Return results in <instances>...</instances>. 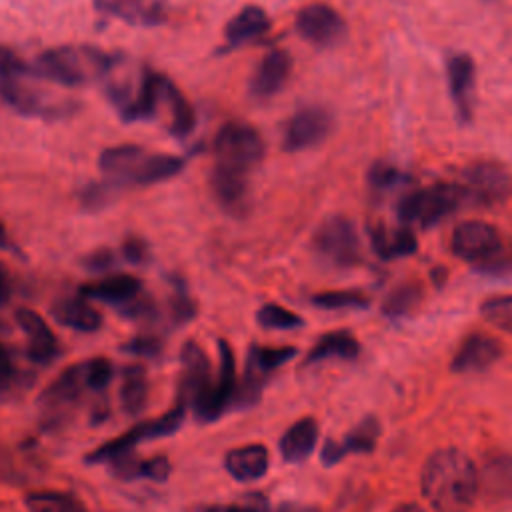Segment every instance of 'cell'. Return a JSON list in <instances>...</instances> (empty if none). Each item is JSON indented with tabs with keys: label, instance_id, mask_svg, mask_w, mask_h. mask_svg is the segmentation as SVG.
<instances>
[{
	"label": "cell",
	"instance_id": "6da1fadb",
	"mask_svg": "<svg viewBox=\"0 0 512 512\" xmlns=\"http://www.w3.org/2000/svg\"><path fill=\"white\" fill-rule=\"evenodd\" d=\"M420 488L436 512H468L480 496V470L458 448H440L428 456Z\"/></svg>",
	"mask_w": 512,
	"mask_h": 512
},
{
	"label": "cell",
	"instance_id": "7a4b0ae2",
	"mask_svg": "<svg viewBox=\"0 0 512 512\" xmlns=\"http://www.w3.org/2000/svg\"><path fill=\"white\" fill-rule=\"evenodd\" d=\"M98 168L118 188L168 180L184 168V162L172 154H146L140 146L120 144L100 152Z\"/></svg>",
	"mask_w": 512,
	"mask_h": 512
},
{
	"label": "cell",
	"instance_id": "3957f363",
	"mask_svg": "<svg viewBox=\"0 0 512 512\" xmlns=\"http://www.w3.org/2000/svg\"><path fill=\"white\" fill-rule=\"evenodd\" d=\"M114 56L92 46H54L44 50L34 66V72L42 80L56 82L60 86H82L94 80H102Z\"/></svg>",
	"mask_w": 512,
	"mask_h": 512
},
{
	"label": "cell",
	"instance_id": "277c9868",
	"mask_svg": "<svg viewBox=\"0 0 512 512\" xmlns=\"http://www.w3.org/2000/svg\"><path fill=\"white\" fill-rule=\"evenodd\" d=\"M450 250L456 258L470 262L482 272L500 274L512 270V256L504 254L498 228L484 220L460 222L450 236Z\"/></svg>",
	"mask_w": 512,
	"mask_h": 512
},
{
	"label": "cell",
	"instance_id": "5b68a950",
	"mask_svg": "<svg viewBox=\"0 0 512 512\" xmlns=\"http://www.w3.org/2000/svg\"><path fill=\"white\" fill-rule=\"evenodd\" d=\"M38 78L34 68H28L12 50L0 46V96L10 108L26 116L58 112L60 104L38 88Z\"/></svg>",
	"mask_w": 512,
	"mask_h": 512
},
{
	"label": "cell",
	"instance_id": "8992f818",
	"mask_svg": "<svg viewBox=\"0 0 512 512\" xmlns=\"http://www.w3.org/2000/svg\"><path fill=\"white\" fill-rule=\"evenodd\" d=\"M262 156L264 144L258 130L246 122H228L216 134L212 170L250 178Z\"/></svg>",
	"mask_w": 512,
	"mask_h": 512
},
{
	"label": "cell",
	"instance_id": "52a82bcc",
	"mask_svg": "<svg viewBox=\"0 0 512 512\" xmlns=\"http://www.w3.org/2000/svg\"><path fill=\"white\" fill-rule=\"evenodd\" d=\"M464 200L466 198L460 184L438 182L404 194L396 206V214L398 220L408 228H430L456 212Z\"/></svg>",
	"mask_w": 512,
	"mask_h": 512
},
{
	"label": "cell",
	"instance_id": "ba28073f",
	"mask_svg": "<svg viewBox=\"0 0 512 512\" xmlns=\"http://www.w3.org/2000/svg\"><path fill=\"white\" fill-rule=\"evenodd\" d=\"M460 188L466 200L492 208L512 196V176L498 160H476L464 168Z\"/></svg>",
	"mask_w": 512,
	"mask_h": 512
},
{
	"label": "cell",
	"instance_id": "9c48e42d",
	"mask_svg": "<svg viewBox=\"0 0 512 512\" xmlns=\"http://www.w3.org/2000/svg\"><path fill=\"white\" fill-rule=\"evenodd\" d=\"M312 246L322 260L338 268H350L358 264L362 256L356 226L346 216H328L318 226Z\"/></svg>",
	"mask_w": 512,
	"mask_h": 512
},
{
	"label": "cell",
	"instance_id": "30bf717a",
	"mask_svg": "<svg viewBox=\"0 0 512 512\" xmlns=\"http://www.w3.org/2000/svg\"><path fill=\"white\" fill-rule=\"evenodd\" d=\"M184 418V406L178 404L176 408H172L168 414L160 416L158 420H150V422H140L134 428H130L124 436L114 438L106 444H102L100 448H96L86 460L88 462H104V460H112L116 456H122L126 452H130L136 444L144 442V440H154V438H162L168 434H174L178 430V426L182 424Z\"/></svg>",
	"mask_w": 512,
	"mask_h": 512
},
{
	"label": "cell",
	"instance_id": "8fae6325",
	"mask_svg": "<svg viewBox=\"0 0 512 512\" xmlns=\"http://www.w3.org/2000/svg\"><path fill=\"white\" fill-rule=\"evenodd\" d=\"M296 32L318 48H330L344 40L346 20L328 4H308L296 14Z\"/></svg>",
	"mask_w": 512,
	"mask_h": 512
},
{
	"label": "cell",
	"instance_id": "7c38bea8",
	"mask_svg": "<svg viewBox=\"0 0 512 512\" xmlns=\"http://www.w3.org/2000/svg\"><path fill=\"white\" fill-rule=\"evenodd\" d=\"M332 130V114L324 106H304L296 110L284 126V148L300 152L320 144Z\"/></svg>",
	"mask_w": 512,
	"mask_h": 512
},
{
	"label": "cell",
	"instance_id": "4fadbf2b",
	"mask_svg": "<svg viewBox=\"0 0 512 512\" xmlns=\"http://www.w3.org/2000/svg\"><path fill=\"white\" fill-rule=\"evenodd\" d=\"M220 348V368H218V376L212 384V388L208 390V394L194 406V412L198 416V420H216L232 402L234 398V390H236V378H234V354L230 350V346L220 340L218 342Z\"/></svg>",
	"mask_w": 512,
	"mask_h": 512
},
{
	"label": "cell",
	"instance_id": "5bb4252c",
	"mask_svg": "<svg viewBox=\"0 0 512 512\" xmlns=\"http://www.w3.org/2000/svg\"><path fill=\"white\" fill-rule=\"evenodd\" d=\"M446 78L450 86V98L454 102L460 122L472 120L474 110V78L476 66L470 54L454 52L446 60Z\"/></svg>",
	"mask_w": 512,
	"mask_h": 512
},
{
	"label": "cell",
	"instance_id": "9a60e30c",
	"mask_svg": "<svg viewBox=\"0 0 512 512\" xmlns=\"http://www.w3.org/2000/svg\"><path fill=\"white\" fill-rule=\"evenodd\" d=\"M180 360H182V386H180L182 400L194 408L214 384L210 374V360L204 354V350L194 342L184 344Z\"/></svg>",
	"mask_w": 512,
	"mask_h": 512
},
{
	"label": "cell",
	"instance_id": "2e32d148",
	"mask_svg": "<svg viewBox=\"0 0 512 512\" xmlns=\"http://www.w3.org/2000/svg\"><path fill=\"white\" fill-rule=\"evenodd\" d=\"M292 72V58L286 50H270L254 68L250 82H248V90L254 98H272L274 94H278L284 84L288 82Z\"/></svg>",
	"mask_w": 512,
	"mask_h": 512
},
{
	"label": "cell",
	"instance_id": "e0dca14e",
	"mask_svg": "<svg viewBox=\"0 0 512 512\" xmlns=\"http://www.w3.org/2000/svg\"><path fill=\"white\" fill-rule=\"evenodd\" d=\"M378 436H380V422L374 416H366L340 442L326 440L320 458L326 466H332L342 458H346L348 454H368L374 450Z\"/></svg>",
	"mask_w": 512,
	"mask_h": 512
},
{
	"label": "cell",
	"instance_id": "ac0fdd59",
	"mask_svg": "<svg viewBox=\"0 0 512 512\" xmlns=\"http://www.w3.org/2000/svg\"><path fill=\"white\" fill-rule=\"evenodd\" d=\"M502 356V344L488 334H470L456 350L450 368L458 374L488 370Z\"/></svg>",
	"mask_w": 512,
	"mask_h": 512
},
{
	"label": "cell",
	"instance_id": "d6986e66",
	"mask_svg": "<svg viewBox=\"0 0 512 512\" xmlns=\"http://www.w3.org/2000/svg\"><path fill=\"white\" fill-rule=\"evenodd\" d=\"M94 6L132 26H156L166 18L168 0H94Z\"/></svg>",
	"mask_w": 512,
	"mask_h": 512
},
{
	"label": "cell",
	"instance_id": "ffe728a7",
	"mask_svg": "<svg viewBox=\"0 0 512 512\" xmlns=\"http://www.w3.org/2000/svg\"><path fill=\"white\" fill-rule=\"evenodd\" d=\"M16 322L26 334L28 358L36 364L52 362L58 354V342L46 320L30 308H20L16 312Z\"/></svg>",
	"mask_w": 512,
	"mask_h": 512
},
{
	"label": "cell",
	"instance_id": "44dd1931",
	"mask_svg": "<svg viewBox=\"0 0 512 512\" xmlns=\"http://www.w3.org/2000/svg\"><path fill=\"white\" fill-rule=\"evenodd\" d=\"M142 294V284L132 274H112L102 280L84 284L80 288V296L86 300H98L106 304L126 306Z\"/></svg>",
	"mask_w": 512,
	"mask_h": 512
},
{
	"label": "cell",
	"instance_id": "7402d4cb",
	"mask_svg": "<svg viewBox=\"0 0 512 512\" xmlns=\"http://www.w3.org/2000/svg\"><path fill=\"white\" fill-rule=\"evenodd\" d=\"M370 242L378 258L394 260L412 256L418 250V238L408 226L388 228V226H374L370 230Z\"/></svg>",
	"mask_w": 512,
	"mask_h": 512
},
{
	"label": "cell",
	"instance_id": "603a6c76",
	"mask_svg": "<svg viewBox=\"0 0 512 512\" xmlns=\"http://www.w3.org/2000/svg\"><path fill=\"white\" fill-rule=\"evenodd\" d=\"M224 466L238 482H254L268 470V450L262 444L234 448L226 454Z\"/></svg>",
	"mask_w": 512,
	"mask_h": 512
},
{
	"label": "cell",
	"instance_id": "cb8c5ba5",
	"mask_svg": "<svg viewBox=\"0 0 512 512\" xmlns=\"http://www.w3.org/2000/svg\"><path fill=\"white\" fill-rule=\"evenodd\" d=\"M270 28V18L264 8L256 4L244 6L224 28V38L230 46L246 44L254 38H260Z\"/></svg>",
	"mask_w": 512,
	"mask_h": 512
},
{
	"label": "cell",
	"instance_id": "d4e9b609",
	"mask_svg": "<svg viewBox=\"0 0 512 512\" xmlns=\"http://www.w3.org/2000/svg\"><path fill=\"white\" fill-rule=\"evenodd\" d=\"M52 316L58 324L78 330V332H94L102 326V316L86 298H62L52 306Z\"/></svg>",
	"mask_w": 512,
	"mask_h": 512
},
{
	"label": "cell",
	"instance_id": "484cf974",
	"mask_svg": "<svg viewBox=\"0 0 512 512\" xmlns=\"http://www.w3.org/2000/svg\"><path fill=\"white\" fill-rule=\"evenodd\" d=\"M318 424L314 418H302L294 422L280 438V454L286 462H302L316 448Z\"/></svg>",
	"mask_w": 512,
	"mask_h": 512
},
{
	"label": "cell",
	"instance_id": "4316f807",
	"mask_svg": "<svg viewBox=\"0 0 512 512\" xmlns=\"http://www.w3.org/2000/svg\"><path fill=\"white\" fill-rule=\"evenodd\" d=\"M162 106H166L170 112V124H168L170 132L176 138H186L196 126V112L190 106V102L182 96V92L166 76H162L160 108Z\"/></svg>",
	"mask_w": 512,
	"mask_h": 512
},
{
	"label": "cell",
	"instance_id": "83f0119b",
	"mask_svg": "<svg viewBox=\"0 0 512 512\" xmlns=\"http://www.w3.org/2000/svg\"><path fill=\"white\" fill-rule=\"evenodd\" d=\"M360 352V344L348 330H336L328 332L312 346V350L306 356V364H316L324 360H354Z\"/></svg>",
	"mask_w": 512,
	"mask_h": 512
},
{
	"label": "cell",
	"instance_id": "f1b7e54d",
	"mask_svg": "<svg viewBox=\"0 0 512 512\" xmlns=\"http://www.w3.org/2000/svg\"><path fill=\"white\" fill-rule=\"evenodd\" d=\"M480 492L492 500H512V456H494L484 464Z\"/></svg>",
	"mask_w": 512,
	"mask_h": 512
},
{
	"label": "cell",
	"instance_id": "f546056e",
	"mask_svg": "<svg viewBox=\"0 0 512 512\" xmlns=\"http://www.w3.org/2000/svg\"><path fill=\"white\" fill-rule=\"evenodd\" d=\"M112 470L118 478L122 480H130V478H150L156 482H162L168 478L170 474V462L164 456H154L148 460L142 458H134L128 454H122L118 458L112 460Z\"/></svg>",
	"mask_w": 512,
	"mask_h": 512
},
{
	"label": "cell",
	"instance_id": "4dcf8cb0",
	"mask_svg": "<svg viewBox=\"0 0 512 512\" xmlns=\"http://www.w3.org/2000/svg\"><path fill=\"white\" fill-rule=\"evenodd\" d=\"M148 402V376L142 366H126L120 384V404L126 414H140Z\"/></svg>",
	"mask_w": 512,
	"mask_h": 512
},
{
	"label": "cell",
	"instance_id": "1f68e13d",
	"mask_svg": "<svg viewBox=\"0 0 512 512\" xmlns=\"http://www.w3.org/2000/svg\"><path fill=\"white\" fill-rule=\"evenodd\" d=\"M24 502L30 512H86L84 504L76 496L54 490L32 492Z\"/></svg>",
	"mask_w": 512,
	"mask_h": 512
},
{
	"label": "cell",
	"instance_id": "d6a6232c",
	"mask_svg": "<svg viewBox=\"0 0 512 512\" xmlns=\"http://www.w3.org/2000/svg\"><path fill=\"white\" fill-rule=\"evenodd\" d=\"M422 298V288L416 282H404L398 284L384 300L382 312L388 318H402L408 312H412Z\"/></svg>",
	"mask_w": 512,
	"mask_h": 512
},
{
	"label": "cell",
	"instance_id": "836d02e7",
	"mask_svg": "<svg viewBox=\"0 0 512 512\" xmlns=\"http://www.w3.org/2000/svg\"><path fill=\"white\" fill-rule=\"evenodd\" d=\"M312 304L324 310H344V308H368L370 300L358 290H326L312 296Z\"/></svg>",
	"mask_w": 512,
	"mask_h": 512
},
{
	"label": "cell",
	"instance_id": "e575fe53",
	"mask_svg": "<svg viewBox=\"0 0 512 512\" xmlns=\"http://www.w3.org/2000/svg\"><path fill=\"white\" fill-rule=\"evenodd\" d=\"M482 318L494 328L512 334V294L492 296L480 304Z\"/></svg>",
	"mask_w": 512,
	"mask_h": 512
},
{
	"label": "cell",
	"instance_id": "d590c367",
	"mask_svg": "<svg viewBox=\"0 0 512 512\" xmlns=\"http://www.w3.org/2000/svg\"><path fill=\"white\" fill-rule=\"evenodd\" d=\"M256 320L262 328H268V330H292L304 324V320L296 312L280 304L260 306V310L256 312Z\"/></svg>",
	"mask_w": 512,
	"mask_h": 512
},
{
	"label": "cell",
	"instance_id": "8d00e7d4",
	"mask_svg": "<svg viewBox=\"0 0 512 512\" xmlns=\"http://www.w3.org/2000/svg\"><path fill=\"white\" fill-rule=\"evenodd\" d=\"M408 180V176L388 162H374L368 168V186L378 192H386Z\"/></svg>",
	"mask_w": 512,
	"mask_h": 512
},
{
	"label": "cell",
	"instance_id": "74e56055",
	"mask_svg": "<svg viewBox=\"0 0 512 512\" xmlns=\"http://www.w3.org/2000/svg\"><path fill=\"white\" fill-rule=\"evenodd\" d=\"M126 352L130 354H136V356H158L160 350H162V344L158 338L154 336H136L132 340H128L124 346H122Z\"/></svg>",
	"mask_w": 512,
	"mask_h": 512
},
{
	"label": "cell",
	"instance_id": "f35d334b",
	"mask_svg": "<svg viewBox=\"0 0 512 512\" xmlns=\"http://www.w3.org/2000/svg\"><path fill=\"white\" fill-rule=\"evenodd\" d=\"M204 512H268L264 498L250 496L242 504H224V506H210Z\"/></svg>",
	"mask_w": 512,
	"mask_h": 512
},
{
	"label": "cell",
	"instance_id": "ab89813d",
	"mask_svg": "<svg viewBox=\"0 0 512 512\" xmlns=\"http://www.w3.org/2000/svg\"><path fill=\"white\" fill-rule=\"evenodd\" d=\"M114 262H116V256L112 254V250L100 248V250L86 256L84 266L92 272H102V270H110L114 266Z\"/></svg>",
	"mask_w": 512,
	"mask_h": 512
},
{
	"label": "cell",
	"instance_id": "60d3db41",
	"mask_svg": "<svg viewBox=\"0 0 512 512\" xmlns=\"http://www.w3.org/2000/svg\"><path fill=\"white\" fill-rule=\"evenodd\" d=\"M122 252H124L126 260H130L134 264H140L148 258V244L142 238L132 236L122 244Z\"/></svg>",
	"mask_w": 512,
	"mask_h": 512
},
{
	"label": "cell",
	"instance_id": "b9f144b4",
	"mask_svg": "<svg viewBox=\"0 0 512 512\" xmlns=\"http://www.w3.org/2000/svg\"><path fill=\"white\" fill-rule=\"evenodd\" d=\"M12 294V282H10V274L8 270L0 264V306H4L10 300Z\"/></svg>",
	"mask_w": 512,
	"mask_h": 512
},
{
	"label": "cell",
	"instance_id": "7bdbcfd3",
	"mask_svg": "<svg viewBox=\"0 0 512 512\" xmlns=\"http://www.w3.org/2000/svg\"><path fill=\"white\" fill-rule=\"evenodd\" d=\"M10 376H12V360L6 348L0 344V384H6Z\"/></svg>",
	"mask_w": 512,
	"mask_h": 512
},
{
	"label": "cell",
	"instance_id": "ee69618b",
	"mask_svg": "<svg viewBox=\"0 0 512 512\" xmlns=\"http://www.w3.org/2000/svg\"><path fill=\"white\" fill-rule=\"evenodd\" d=\"M272 512H320L318 508L314 506H306V504H298V502H284L280 504L276 510Z\"/></svg>",
	"mask_w": 512,
	"mask_h": 512
},
{
	"label": "cell",
	"instance_id": "f6af8a7d",
	"mask_svg": "<svg viewBox=\"0 0 512 512\" xmlns=\"http://www.w3.org/2000/svg\"><path fill=\"white\" fill-rule=\"evenodd\" d=\"M392 512H426L422 506H418V504H412V502H406V504H400V506H396Z\"/></svg>",
	"mask_w": 512,
	"mask_h": 512
},
{
	"label": "cell",
	"instance_id": "bcb514c9",
	"mask_svg": "<svg viewBox=\"0 0 512 512\" xmlns=\"http://www.w3.org/2000/svg\"><path fill=\"white\" fill-rule=\"evenodd\" d=\"M10 248V240H8V232L4 228V224L0 222V250H8Z\"/></svg>",
	"mask_w": 512,
	"mask_h": 512
}]
</instances>
